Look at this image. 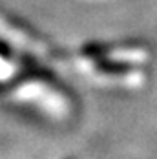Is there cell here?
I'll return each mask as SVG.
<instances>
[{"instance_id": "obj_1", "label": "cell", "mask_w": 157, "mask_h": 159, "mask_svg": "<svg viewBox=\"0 0 157 159\" xmlns=\"http://www.w3.org/2000/svg\"><path fill=\"white\" fill-rule=\"evenodd\" d=\"M95 68L101 71V73H106V75H124V73H130L133 71V64L124 62V61H111V59H106V57H99L97 62H95Z\"/></svg>"}]
</instances>
